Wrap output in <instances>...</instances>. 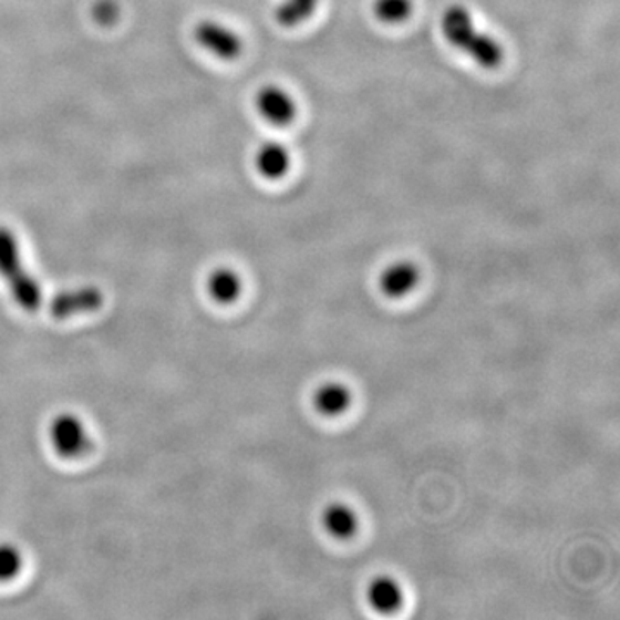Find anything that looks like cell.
<instances>
[{"mask_svg":"<svg viewBox=\"0 0 620 620\" xmlns=\"http://www.w3.org/2000/svg\"><path fill=\"white\" fill-rule=\"evenodd\" d=\"M0 278H4L12 299L27 312L42 306V290L37 279L23 268L20 244L11 229L0 226Z\"/></svg>","mask_w":620,"mask_h":620,"instance_id":"2","label":"cell"},{"mask_svg":"<svg viewBox=\"0 0 620 620\" xmlns=\"http://www.w3.org/2000/svg\"><path fill=\"white\" fill-rule=\"evenodd\" d=\"M290 152L278 142H268L257 151L256 167L260 176L266 179L275 182V179L283 178L290 170Z\"/></svg>","mask_w":620,"mask_h":620,"instance_id":"10","label":"cell"},{"mask_svg":"<svg viewBox=\"0 0 620 620\" xmlns=\"http://www.w3.org/2000/svg\"><path fill=\"white\" fill-rule=\"evenodd\" d=\"M319 0H283L276 8L275 18L281 27L294 28L312 18Z\"/></svg>","mask_w":620,"mask_h":620,"instance_id":"13","label":"cell"},{"mask_svg":"<svg viewBox=\"0 0 620 620\" xmlns=\"http://www.w3.org/2000/svg\"><path fill=\"white\" fill-rule=\"evenodd\" d=\"M321 523L326 533L337 539L352 538L355 535L356 526H359L353 508L347 504H340V502H334V504L324 508Z\"/></svg>","mask_w":620,"mask_h":620,"instance_id":"11","label":"cell"},{"mask_svg":"<svg viewBox=\"0 0 620 620\" xmlns=\"http://www.w3.org/2000/svg\"><path fill=\"white\" fill-rule=\"evenodd\" d=\"M93 14H95V20H97L99 23L111 24L117 20V14H120V12H117V8L114 2H111V0H102V2H99V4L95 6Z\"/></svg>","mask_w":620,"mask_h":620,"instance_id":"16","label":"cell"},{"mask_svg":"<svg viewBox=\"0 0 620 620\" xmlns=\"http://www.w3.org/2000/svg\"><path fill=\"white\" fill-rule=\"evenodd\" d=\"M49 436L55 452L64 458L83 457L92 448V440L86 433L85 424L71 414L52 418Z\"/></svg>","mask_w":620,"mask_h":620,"instance_id":"3","label":"cell"},{"mask_svg":"<svg viewBox=\"0 0 620 620\" xmlns=\"http://www.w3.org/2000/svg\"><path fill=\"white\" fill-rule=\"evenodd\" d=\"M241 278L238 272L229 268L214 269L207 279V291H209L213 300L221 306H229V303L237 302L241 294Z\"/></svg>","mask_w":620,"mask_h":620,"instance_id":"12","label":"cell"},{"mask_svg":"<svg viewBox=\"0 0 620 620\" xmlns=\"http://www.w3.org/2000/svg\"><path fill=\"white\" fill-rule=\"evenodd\" d=\"M256 107L264 120L272 126H288L297 117V104L287 90L281 86L268 85L256 95Z\"/></svg>","mask_w":620,"mask_h":620,"instance_id":"6","label":"cell"},{"mask_svg":"<svg viewBox=\"0 0 620 620\" xmlns=\"http://www.w3.org/2000/svg\"><path fill=\"white\" fill-rule=\"evenodd\" d=\"M104 303V293L97 287L74 288L54 294L49 302V312L52 318L70 319L73 316L89 314L101 309Z\"/></svg>","mask_w":620,"mask_h":620,"instance_id":"5","label":"cell"},{"mask_svg":"<svg viewBox=\"0 0 620 620\" xmlns=\"http://www.w3.org/2000/svg\"><path fill=\"white\" fill-rule=\"evenodd\" d=\"M421 279L415 264L409 260H399V262L388 266L380 275V290L390 299H403L415 290Z\"/></svg>","mask_w":620,"mask_h":620,"instance_id":"7","label":"cell"},{"mask_svg":"<svg viewBox=\"0 0 620 620\" xmlns=\"http://www.w3.org/2000/svg\"><path fill=\"white\" fill-rule=\"evenodd\" d=\"M412 8V0H374V14L381 23H403L411 18Z\"/></svg>","mask_w":620,"mask_h":620,"instance_id":"14","label":"cell"},{"mask_svg":"<svg viewBox=\"0 0 620 620\" xmlns=\"http://www.w3.org/2000/svg\"><path fill=\"white\" fill-rule=\"evenodd\" d=\"M442 31L450 45L457 46L480 68L495 70L504 61V46L488 33L476 30L473 14L464 6H450L443 12Z\"/></svg>","mask_w":620,"mask_h":620,"instance_id":"1","label":"cell"},{"mask_svg":"<svg viewBox=\"0 0 620 620\" xmlns=\"http://www.w3.org/2000/svg\"><path fill=\"white\" fill-rule=\"evenodd\" d=\"M195 40L210 54L223 61H232L244 51V42L235 31L217 21H200L195 27Z\"/></svg>","mask_w":620,"mask_h":620,"instance_id":"4","label":"cell"},{"mask_svg":"<svg viewBox=\"0 0 620 620\" xmlns=\"http://www.w3.org/2000/svg\"><path fill=\"white\" fill-rule=\"evenodd\" d=\"M312 403L319 414L326 415V417H338L349 411L352 393L347 384L330 381L316 390Z\"/></svg>","mask_w":620,"mask_h":620,"instance_id":"9","label":"cell"},{"mask_svg":"<svg viewBox=\"0 0 620 620\" xmlns=\"http://www.w3.org/2000/svg\"><path fill=\"white\" fill-rule=\"evenodd\" d=\"M371 609L380 613H393L402 607L403 591L402 586L390 578V576H380L369 582L368 591H365Z\"/></svg>","mask_w":620,"mask_h":620,"instance_id":"8","label":"cell"},{"mask_svg":"<svg viewBox=\"0 0 620 620\" xmlns=\"http://www.w3.org/2000/svg\"><path fill=\"white\" fill-rule=\"evenodd\" d=\"M21 566H23L21 551L14 545L2 542L0 545V581H11L20 574Z\"/></svg>","mask_w":620,"mask_h":620,"instance_id":"15","label":"cell"}]
</instances>
